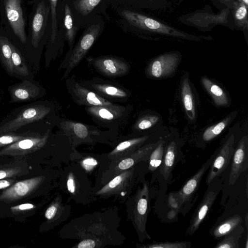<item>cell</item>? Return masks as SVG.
<instances>
[{
	"mask_svg": "<svg viewBox=\"0 0 248 248\" xmlns=\"http://www.w3.org/2000/svg\"><path fill=\"white\" fill-rule=\"evenodd\" d=\"M27 2L32 8L28 18L26 43L23 54L34 72L39 70L42 52L50 36V4L49 0H32Z\"/></svg>",
	"mask_w": 248,
	"mask_h": 248,
	"instance_id": "1",
	"label": "cell"
},
{
	"mask_svg": "<svg viewBox=\"0 0 248 248\" xmlns=\"http://www.w3.org/2000/svg\"><path fill=\"white\" fill-rule=\"evenodd\" d=\"M25 0H0V27L23 52L27 39Z\"/></svg>",
	"mask_w": 248,
	"mask_h": 248,
	"instance_id": "2",
	"label": "cell"
},
{
	"mask_svg": "<svg viewBox=\"0 0 248 248\" xmlns=\"http://www.w3.org/2000/svg\"><path fill=\"white\" fill-rule=\"evenodd\" d=\"M52 111L45 101H35L13 109L0 122V133L17 131L31 124L40 122Z\"/></svg>",
	"mask_w": 248,
	"mask_h": 248,
	"instance_id": "3",
	"label": "cell"
},
{
	"mask_svg": "<svg viewBox=\"0 0 248 248\" xmlns=\"http://www.w3.org/2000/svg\"><path fill=\"white\" fill-rule=\"evenodd\" d=\"M104 25L103 19L99 16H95L88 23L76 46L68 54L70 57L63 78L68 76L87 53L103 32Z\"/></svg>",
	"mask_w": 248,
	"mask_h": 248,
	"instance_id": "4",
	"label": "cell"
},
{
	"mask_svg": "<svg viewBox=\"0 0 248 248\" xmlns=\"http://www.w3.org/2000/svg\"><path fill=\"white\" fill-rule=\"evenodd\" d=\"M120 15L126 25L138 31L186 38L189 34L138 12L122 8Z\"/></svg>",
	"mask_w": 248,
	"mask_h": 248,
	"instance_id": "5",
	"label": "cell"
},
{
	"mask_svg": "<svg viewBox=\"0 0 248 248\" xmlns=\"http://www.w3.org/2000/svg\"><path fill=\"white\" fill-rule=\"evenodd\" d=\"M7 90L11 103L35 101L46 93L44 88L34 79L21 80L9 86Z\"/></svg>",
	"mask_w": 248,
	"mask_h": 248,
	"instance_id": "6",
	"label": "cell"
},
{
	"mask_svg": "<svg viewBox=\"0 0 248 248\" xmlns=\"http://www.w3.org/2000/svg\"><path fill=\"white\" fill-rule=\"evenodd\" d=\"M104 2L107 0H74L72 10L78 25H87L96 16V12Z\"/></svg>",
	"mask_w": 248,
	"mask_h": 248,
	"instance_id": "7",
	"label": "cell"
},
{
	"mask_svg": "<svg viewBox=\"0 0 248 248\" xmlns=\"http://www.w3.org/2000/svg\"><path fill=\"white\" fill-rule=\"evenodd\" d=\"M233 142V137L231 136L222 147L216 157L214 158L206 177V182L208 185L228 167L234 152Z\"/></svg>",
	"mask_w": 248,
	"mask_h": 248,
	"instance_id": "8",
	"label": "cell"
},
{
	"mask_svg": "<svg viewBox=\"0 0 248 248\" xmlns=\"http://www.w3.org/2000/svg\"><path fill=\"white\" fill-rule=\"evenodd\" d=\"M48 135L49 130H47L43 135L39 134L22 139L8 145L0 154H23L35 151L45 144Z\"/></svg>",
	"mask_w": 248,
	"mask_h": 248,
	"instance_id": "9",
	"label": "cell"
},
{
	"mask_svg": "<svg viewBox=\"0 0 248 248\" xmlns=\"http://www.w3.org/2000/svg\"><path fill=\"white\" fill-rule=\"evenodd\" d=\"M231 171L229 179L230 185L235 184L240 175L248 168L247 140L243 139L233 154Z\"/></svg>",
	"mask_w": 248,
	"mask_h": 248,
	"instance_id": "10",
	"label": "cell"
},
{
	"mask_svg": "<svg viewBox=\"0 0 248 248\" xmlns=\"http://www.w3.org/2000/svg\"><path fill=\"white\" fill-rule=\"evenodd\" d=\"M13 77L21 80L34 79V72L18 48L12 42Z\"/></svg>",
	"mask_w": 248,
	"mask_h": 248,
	"instance_id": "11",
	"label": "cell"
},
{
	"mask_svg": "<svg viewBox=\"0 0 248 248\" xmlns=\"http://www.w3.org/2000/svg\"><path fill=\"white\" fill-rule=\"evenodd\" d=\"M213 160L211 157L202 167L184 185L180 191L175 194L179 206L188 201L195 193L206 170Z\"/></svg>",
	"mask_w": 248,
	"mask_h": 248,
	"instance_id": "12",
	"label": "cell"
},
{
	"mask_svg": "<svg viewBox=\"0 0 248 248\" xmlns=\"http://www.w3.org/2000/svg\"><path fill=\"white\" fill-rule=\"evenodd\" d=\"M95 67L105 75L116 77L122 75L127 72L128 65L118 59L105 57L93 60Z\"/></svg>",
	"mask_w": 248,
	"mask_h": 248,
	"instance_id": "13",
	"label": "cell"
},
{
	"mask_svg": "<svg viewBox=\"0 0 248 248\" xmlns=\"http://www.w3.org/2000/svg\"><path fill=\"white\" fill-rule=\"evenodd\" d=\"M41 179L33 178L18 182L2 192L0 200H15L23 198L38 186Z\"/></svg>",
	"mask_w": 248,
	"mask_h": 248,
	"instance_id": "14",
	"label": "cell"
},
{
	"mask_svg": "<svg viewBox=\"0 0 248 248\" xmlns=\"http://www.w3.org/2000/svg\"><path fill=\"white\" fill-rule=\"evenodd\" d=\"M217 195V192L213 190L208 191L206 193L191 219L186 231L188 234H192L198 229L213 205Z\"/></svg>",
	"mask_w": 248,
	"mask_h": 248,
	"instance_id": "15",
	"label": "cell"
},
{
	"mask_svg": "<svg viewBox=\"0 0 248 248\" xmlns=\"http://www.w3.org/2000/svg\"><path fill=\"white\" fill-rule=\"evenodd\" d=\"M59 0H49L50 16V33L46 45V61L47 62L54 47L60 37L58 15Z\"/></svg>",
	"mask_w": 248,
	"mask_h": 248,
	"instance_id": "16",
	"label": "cell"
},
{
	"mask_svg": "<svg viewBox=\"0 0 248 248\" xmlns=\"http://www.w3.org/2000/svg\"><path fill=\"white\" fill-rule=\"evenodd\" d=\"M74 93L81 101L91 106H102L113 109H122L111 102L105 99L95 93L75 83L72 88Z\"/></svg>",
	"mask_w": 248,
	"mask_h": 248,
	"instance_id": "17",
	"label": "cell"
},
{
	"mask_svg": "<svg viewBox=\"0 0 248 248\" xmlns=\"http://www.w3.org/2000/svg\"><path fill=\"white\" fill-rule=\"evenodd\" d=\"M178 58L176 54H166L158 57L151 64V74L157 78L170 74L174 70Z\"/></svg>",
	"mask_w": 248,
	"mask_h": 248,
	"instance_id": "18",
	"label": "cell"
},
{
	"mask_svg": "<svg viewBox=\"0 0 248 248\" xmlns=\"http://www.w3.org/2000/svg\"><path fill=\"white\" fill-rule=\"evenodd\" d=\"M79 27L75 20L72 8L68 3L65 2L64 6L63 27L64 36L69 46L68 54L74 47L75 38Z\"/></svg>",
	"mask_w": 248,
	"mask_h": 248,
	"instance_id": "19",
	"label": "cell"
},
{
	"mask_svg": "<svg viewBox=\"0 0 248 248\" xmlns=\"http://www.w3.org/2000/svg\"><path fill=\"white\" fill-rule=\"evenodd\" d=\"M12 42L0 27V62L7 74L13 77Z\"/></svg>",
	"mask_w": 248,
	"mask_h": 248,
	"instance_id": "20",
	"label": "cell"
},
{
	"mask_svg": "<svg viewBox=\"0 0 248 248\" xmlns=\"http://www.w3.org/2000/svg\"><path fill=\"white\" fill-rule=\"evenodd\" d=\"M176 155V144L172 141L168 146L160 165V171L165 179H168L174 164Z\"/></svg>",
	"mask_w": 248,
	"mask_h": 248,
	"instance_id": "21",
	"label": "cell"
},
{
	"mask_svg": "<svg viewBox=\"0 0 248 248\" xmlns=\"http://www.w3.org/2000/svg\"><path fill=\"white\" fill-rule=\"evenodd\" d=\"M202 82L205 89L212 96L217 105L224 106L228 104L227 96L219 86L206 78H203Z\"/></svg>",
	"mask_w": 248,
	"mask_h": 248,
	"instance_id": "22",
	"label": "cell"
},
{
	"mask_svg": "<svg viewBox=\"0 0 248 248\" xmlns=\"http://www.w3.org/2000/svg\"><path fill=\"white\" fill-rule=\"evenodd\" d=\"M244 229L240 225H238L232 231L225 235L222 241L217 243L215 248H238L239 241Z\"/></svg>",
	"mask_w": 248,
	"mask_h": 248,
	"instance_id": "23",
	"label": "cell"
},
{
	"mask_svg": "<svg viewBox=\"0 0 248 248\" xmlns=\"http://www.w3.org/2000/svg\"><path fill=\"white\" fill-rule=\"evenodd\" d=\"M242 221L241 217L234 215L217 227L213 232V235L216 238L224 236L240 224Z\"/></svg>",
	"mask_w": 248,
	"mask_h": 248,
	"instance_id": "24",
	"label": "cell"
},
{
	"mask_svg": "<svg viewBox=\"0 0 248 248\" xmlns=\"http://www.w3.org/2000/svg\"><path fill=\"white\" fill-rule=\"evenodd\" d=\"M122 109H113L102 106H90L88 111L95 117L106 120H111L117 117Z\"/></svg>",
	"mask_w": 248,
	"mask_h": 248,
	"instance_id": "25",
	"label": "cell"
},
{
	"mask_svg": "<svg viewBox=\"0 0 248 248\" xmlns=\"http://www.w3.org/2000/svg\"><path fill=\"white\" fill-rule=\"evenodd\" d=\"M93 88L98 92L112 97L124 98L127 96L124 90L116 87L106 84H93Z\"/></svg>",
	"mask_w": 248,
	"mask_h": 248,
	"instance_id": "26",
	"label": "cell"
},
{
	"mask_svg": "<svg viewBox=\"0 0 248 248\" xmlns=\"http://www.w3.org/2000/svg\"><path fill=\"white\" fill-rule=\"evenodd\" d=\"M182 96L185 109L192 115H194V108L192 94L188 79L185 78L183 82L182 88Z\"/></svg>",
	"mask_w": 248,
	"mask_h": 248,
	"instance_id": "27",
	"label": "cell"
},
{
	"mask_svg": "<svg viewBox=\"0 0 248 248\" xmlns=\"http://www.w3.org/2000/svg\"><path fill=\"white\" fill-rule=\"evenodd\" d=\"M164 156L163 143L158 144L153 150L149 157V169L154 171L161 164Z\"/></svg>",
	"mask_w": 248,
	"mask_h": 248,
	"instance_id": "28",
	"label": "cell"
},
{
	"mask_svg": "<svg viewBox=\"0 0 248 248\" xmlns=\"http://www.w3.org/2000/svg\"><path fill=\"white\" fill-rule=\"evenodd\" d=\"M227 121L221 122L208 128L203 133L202 138L205 141H209L219 135L224 129Z\"/></svg>",
	"mask_w": 248,
	"mask_h": 248,
	"instance_id": "29",
	"label": "cell"
},
{
	"mask_svg": "<svg viewBox=\"0 0 248 248\" xmlns=\"http://www.w3.org/2000/svg\"><path fill=\"white\" fill-rule=\"evenodd\" d=\"M190 243L187 242H159L149 246L150 248H186L189 247Z\"/></svg>",
	"mask_w": 248,
	"mask_h": 248,
	"instance_id": "30",
	"label": "cell"
},
{
	"mask_svg": "<svg viewBox=\"0 0 248 248\" xmlns=\"http://www.w3.org/2000/svg\"><path fill=\"white\" fill-rule=\"evenodd\" d=\"M247 7L241 1H239L234 11V17L239 22L248 23Z\"/></svg>",
	"mask_w": 248,
	"mask_h": 248,
	"instance_id": "31",
	"label": "cell"
},
{
	"mask_svg": "<svg viewBox=\"0 0 248 248\" xmlns=\"http://www.w3.org/2000/svg\"><path fill=\"white\" fill-rule=\"evenodd\" d=\"M72 127L74 133L79 138L84 139L88 135V130L86 126L80 123L72 124Z\"/></svg>",
	"mask_w": 248,
	"mask_h": 248,
	"instance_id": "32",
	"label": "cell"
},
{
	"mask_svg": "<svg viewBox=\"0 0 248 248\" xmlns=\"http://www.w3.org/2000/svg\"><path fill=\"white\" fill-rule=\"evenodd\" d=\"M145 138H140L133 139L129 140H126L120 143L116 148V150L118 151H123L131 146L138 143L143 140Z\"/></svg>",
	"mask_w": 248,
	"mask_h": 248,
	"instance_id": "33",
	"label": "cell"
},
{
	"mask_svg": "<svg viewBox=\"0 0 248 248\" xmlns=\"http://www.w3.org/2000/svg\"><path fill=\"white\" fill-rule=\"evenodd\" d=\"M148 201L147 197H141L139 200L137 204V211L139 215L141 216H146L147 211Z\"/></svg>",
	"mask_w": 248,
	"mask_h": 248,
	"instance_id": "34",
	"label": "cell"
},
{
	"mask_svg": "<svg viewBox=\"0 0 248 248\" xmlns=\"http://www.w3.org/2000/svg\"><path fill=\"white\" fill-rule=\"evenodd\" d=\"M154 120L152 118H144L140 120L137 124V126L140 129H146L151 127Z\"/></svg>",
	"mask_w": 248,
	"mask_h": 248,
	"instance_id": "35",
	"label": "cell"
},
{
	"mask_svg": "<svg viewBox=\"0 0 248 248\" xmlns=\"http://www.w3.org/2000/svg\"><path fill=\"white\" fill-rule=\"evenodd\" d=\"M134 163V160L132 158H127L122 160L118 165L121 170H126L132 167Z\"/></svg>",
	"mask_w": 248,
	"mask_h": 248,
	"instance_id": "36",
	"label": "cell"
},
{
	"mask_svg": "<svg viewBox=\"0 0 248 248\" xmlns=\"http://www.w3.org/2000/svg\"><path fill=\"white\" fill-rule=\"evenodd\" d=\"M95 242L92 239H87L81 241L78 246V248H93L95 247Z\"/></svg>",
	"mask_w": 248,
	"mask_h": 248,
	"instance_id": "37",
	"label": "cell"
},
{
	"mask_svg": "<svg viewBox=\"0 0 248 248\" xmlns=\"http://www.w3.org/2000/svg\"><path fill=\"white\" fill-rule=\"evenodd\" d=\"M34 207V205L31 203H24L14 206L11 208L12 210L16 211H25L32 209Z\"/></svg>",
	"mask_w": 248,
	"mask_h": 248,
	"instance_id": "38",
	"label": "cell"
},
{
	"mask_svg": "<svg viewBox=\"0 0 248 248\" xmlns=\"http://www.w3.org/2000/svg\"><path fill=\"white\" fill-rule=\"evenodd\" d=\"M57 211V208L55 206L52 205L50 206L46 211L45 217L48 219L52 218L55 216Z\"/></svg>",
	"mask_w": 248,
	"mask_h": 248,
	"instance_id": "39",
	"label": "cell"
},
{
	"mask_svg": "<svg viewBox=\"0 0 248 248\" xmlns=\"http://www.w3.org/2000/svg\"><path fill=\"white\" fill-rule=\"evenodd\" d=\"M120 1H122L123 3H125L126 4H129V5H136L138 4H141L144 2H147L149 1H151L153 0H119Z\"/></svg>",
	"mask_w": 248,
	"mask_h": 248,
	"instance_id": "40",
	"label": "cell"
},
{
	"mask_svg": "<svg viewBox=\"0 0 248 248\" xmlns=\"http://www.w3.org/2000/svg\"><path fill=\"white\" fill-rule=\"evenodd\" d=\"M122 181L121 176H117L112 179L108 184L110 188H114L118 185Z\"/></svg>",
	"mask_w": 248,
	"mask_h": 248,
	"instance_id": "41",
	"label": "cell"
},
{
	"mask_svg": "<svg viewBox=\"0 0 248 248\" xmlns=\"http://www.w3.org/2000/svg\"><path fill=\"white\" fill-rule=\"evenodd\" d=\"M67 185L69 191L74 193L75 191V185L72 177H69L67 182Z\"/></svg>",
	"mask_w": 248,
	"mask_h": 248,
	"instance_id": "42",
	"label": "cell"
},
{
	"mask_svg": "<svg viewBox=\"0 0 248 248\" xmlns=\"http://www.w3.org/2000/svg\"><path fill=\"white\" fill-rule=\"evenodd\" d=\"M83 164L85 166H94L96 165L97 163V161L93 158H87L83 161Z\"/></svg>",
	"mask_w": 248,
	"mask_h": 248,
	"instance_id": "43",
	"label": "cell"
},
{
	"mask_svg": "<svg viewBox=\"0 0 248 248\" xmlns=\"http://www.w3.org/2000/svg\"><path fill=\"white\" fill-rule=\"evenodd\" d=\"M11 185L10 181L7 180L0 181V189H3Z\"/></svg>",
	"mask_w": 248,
	"mask_h": 248,
	"instance_id": "44",
	"label": "cell"
},
{
	"mask_svg": "<svg viewBox=\"0 0 248 248\" xmlns=\"http://www.w3.org/2000/svg\"><path fill=\"white\" fill-rule=\"evenodd\" d=\"M7 176V173L4 170H0V179L4 178Z\"/></svg>",
	"mask_w": 248,
	"mask_h": 248,
	"instance_id": "45",
	"label": "cell"
},
{
	"mask_svg": "<svg viewBox=\"0 0 248 248\" xmlns=\"http://www.w3.org/2000/svg\"><path fill=\"white\" fill-rule=\"evenodd\" d=\"M245 223H246V228L248 229V214H246V217H245Z\"/></svg>",
	"mask_w": 248,
	"mask_h": 248,
	"instance_id": "46",
	"label": "cell"
},
{
	"mask_svg": "<svg viewBox=\"0 0 248 248\" xmlns=\"http://www.w3.org/2000/svg\"><path fill=\"white\" fill-rule=\"evenodd\" d=\"M244 4H245L247 6L248 5V0H240Z\"/></svg>",
	"mask_w": 248,
	"mask_h": 248,
	"instance_id": "47",
	"label": "cell"
},
{
	"mask_svg": "<svg viewBox=\"0 0 248 248\" xmlns=\"http://www.w3.org/2000/svg\"><path fill=\"white\" fill-rule=\"evenodd\" d=\"M246 248H248V238H247V239H246Z\"/></svg>",
	"mask_w": 248,
	"mask_h": 248,
	"instance_id": "48",
	"label": "cell"
},
{
	"mask_svg": "<svg viewBox=\"0 0 248 248\" xmlns=\"http://www.w3.org/2000/svg\"><path fill=\"white\" fill-rule=\"evenodd\" d=\"M0 104H1V97H0Z\"/></svg>",
	"mask_w": 248,
	"mask_h": 248,
	"instance_id": "49",
	"label": "cell"
},
{
	"mask_svg": "<svg viewBox=\"0 0 248 248\" xmlns=\"http://www.w3.org/2000/svg\"><path fill=\"white\" fill-rule=\"evenodd\" d=\"M110 0H107V2H108V1L110 2Z\"/></svg>",
	"mask_w": 248,
	"mask_h": 248,
	"instance_id": "50",
	"label": "cell"
}]
</instances>
